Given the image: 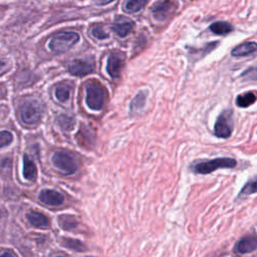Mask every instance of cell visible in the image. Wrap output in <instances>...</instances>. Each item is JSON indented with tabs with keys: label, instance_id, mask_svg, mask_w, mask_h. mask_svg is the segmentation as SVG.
<instances>
[{
	"label": "cell",
	"instance_id": "6da1fadb",
	"mask_svg": "<svg viewBox=\"0 0 257 257\" xmlns=\"http://www.w3.org/2000/svg\"><path fill=\"white\" fill-rule=\"evenodd\" d=\"M79 40V35L73 31H63L54 35L48 42V48L52 52L62 53L70 49Z\"/></svg>",
	"mask_w": 257,
	"mask_h": 257
},
{
	"label": "cell",
	"instance_id": "7a4b0ae2",
	"mask_svg": "<svg viewBox=\"0 0 257 257\" xmlns=\"http://www.w3.org/2000/svg\"><path fill=\"white\" fill-rule=\"evenodd\" d=\"M21 122L26 126H36L41 120L42 109L40 104L35 100L25 101L19 112Z\"/></svg>",
	"mask_w": 257,
	"mask_h": 257
},
{
	"label": "cell",
	"instance_id": "3957f363",
	"mask_svg": "<svg viewBox=\"0 0 257 257\" xmlns=\"http://www.w3.org/2000/svg\"><path fill=\"white\" fill-rule=\"evenodd\" d=\"M85 103L93 111H100L105 103V91L99 82H89L85 85Z\"/></svg>",
	"mask_w": 257,
	"mask_h": 257
},
{
	"label": "cell",
	"instance_id": "277c9868",
	"mask_svg": "<svg viewBox=\"0 0 257 257\" xmlns=\"http://www.w3.org/2000/svg\"><path fill=\"white\" fill-rule=\"evenodd\" d=\"M237 162L231 158H217L214 160L201 162L195 165L194 171L198 174H210L222 168H234Z\"/></svg>",
	"mask_w": 257,
	"mask_h": 257
},
{
	"label": "cell",
	"instance_id": "5b68a950",
	"mask_svg": "<svg viewBox=\"0 0 257 257\" xmlns=\"http://www.w3.org/2000/svg\"><path fill=\"white\" fill-rule=\"evenodd\" d=\"M233 113L231 110L222 112L214 126V134L221 139H227L231 136L233 131Z\"/></svg>",
	"mask_w": 257,
	"mask_h": 257
},
{
	"label": "cell",
	"instance_id": "8992f818",
	"mask_svg": "<svg viewBox=\"0 0 257 257\" xmlns=\"http://www.w3.org/2000/svg\"><path fill=\"white\" fill-rule=\"evenodd\" d=\"M53 165L65 175H71L77 170V164L74 158L66 152H56L52 156Z\"/></svg>",
	"mask_w": 257,
	"mask_h": 257
},
{
	"label": "cell",
	"instance_id": "52a82bcc",
	"mask_svg": "<svg viewBox=\"0 0 257 257\" xmlns=\"http://www.w3.org/2000/svg\"><path fill=\"white\" fill-rule=\"evenodd\" d=\"M95 67L96 63L94 58L87 57L81 59H74L68 64L67 70L72 75L84 76L92 73L95 70Z\"/></svg>",
	"mask_w": 257,
	"mask_h": 257
},
{
	"label": "cell",
	"instance_id": "ba28073f",
	"mask_svg": "<svg viewBox=\"0 0 257 257\" xmlns=\"http://www.w3.org/2000/svg\"><path fill=\"white\" fill-rule=\"evenodd\" d=\"M175 9V3L172 0H158L152 7V15L156 20L163 21Z\"/></svg>",
	"mask_w": 257,
	"mask_h": 257
},
{
	"label": "cell",
	"instance_id": "9c48e42d",
	"mask_svg": "<svg viewBox=\"0 0 257 257\" xmlns=\"http://www.w3.org/2000/svg\"><path fill=\"white\" fill-rule=\"evenodd\" d=\"M124 67V59L119 54H111L108 58L107 71L113 78H118Z\"/></svg>",
	"mask_w": 257,
	"mask_h": 257
},
{
	"label": "cell",
	"instance_id": "30bf717a",
	"mask_svg": "<svg viewBox=\"0 0 257 257\" xmlns=\"http://www.w3.org/2000/svg\"><path fill=\"white\" fill-rule=\"evenodd\" d=\"M39 200L48 206H58L64 201L63 196L54 190H42L39 194Z\"/></svg>",
	"mask_w": 257,
	"mask_h": 257
},
{
	"label": "cell",
	"instance_id": "8fae6325",
	"mask_svg": "<svg viewBox=\"0 0 257 257\" xmlns=\"http://www.w3.org/2000/svg\"><path fill=\"white\" fill-rule=\"evenodd\" d=\"M257 51V43L254 41H247L234 47L231 51V55L235 57H244L253 54Z\"/></svg>",
	"mask_w": 257,
	"mask_h": 257
},
{
	"label": "cell",
	"instance_id": "7c38bea8",
	"mask_svg": "<svg viewBox=\"0 0 257 257\" xmlns=\"http://www.w3.org/2000/svg\"><path fill=\"white\" fill-rule=\"evenodd\" d=\"M257 248V237L246 236L236 244V251L241 254L250 253Z\"/></svg>",
	"mask_w": 257,
	"mask_h": 257
},
{
	"label": "cell",
	"instance_id": "4fadbf2b",
	"mask_svg": "<svg viewBox=\"0 0 257 257\" xmlns=\"http://www.w3.org/2000/svg\"><path fill=\"white\" fill-rule=\"evenodd\" d=\"M28 222L34 226V227H38V228H45L47 226H49V220L48 218L40 213V212H35V211H30L27 213L26 215Z\"/></svg>",
	"mask_w": 257,
	"mask_h": 257
},
{
	"label": "cell",
	"instance_id": "5bb4252c",
	"mask_svg": "<svg viewBox=\"0 0 257 257\" xmlns=\"http://www.w3.org/2000/svg\"><path fill=\"white\" fill-rule=\"evenodd\" d=\"M256 101H257V92L249 91L239 95L236 98V106L239 108L246 109L252 106Z\"/></svg>",
	"mask_w": 257,
	"mask_h": 257
},
{
	"label": "cell",
	"instance_id": "9a60e30c",
	"mask_svg": "<svg viewBox=\"0 0 257 257\" xmlns=\"http://www.w3.org/2000/svg\"><path fill=\"white\" fill-rule=\"evenodd\" d=\"M36 167L33 161L27 156H23V176L26 180L32 181L36 177Z\"/></svg>",
	"mask_w": 257,
	"mask_h": 257
},
{
	"label": "cell",
	"instance_id": "2e32d148",
	"mask_svg": "<svg viewBox=\"0 0 257 257\" xmlns=\"http://www.w3.org/2000/svg\"><path fill=\"white\" fill-rule=\"evenodd\" d=\"M209 28L214 34H217V35H226L231 31H233V26L230 23L225 21L214 22L210 25Z\"/></svg>",
	"mask_w": 257,
	"mask_h": 257
},
{
	"label": "cell",
	"instance_id": "e0dca14e",
	"mask_svg": "<svg viewBox=\"0 0 257 257\" xmlns=\"http://www.w3.org/2000/svg\"><path fill=\"white\" fill-rule=\"evenodd\" d=\"M58 224L63 230L69 231V230L76 228L78 225V222L74 216L64 214V215L58 216Z\"/></svg>",
	"mask_w": 257,
	"mask_h": 257
},
{
	"label": "cell",
	"instance_id": "ac0fdd59",
	"mask_svg": "<svg viewBox=\"0 0 257 257\" xmlns=\"http://www.w3.org/2000/svg\"><path fill=\"white\" fill-rule=\"evenodd\" d=\"M134 27L133 22H121V23H116L112 26V30L119 36V37H126L129 33L132 32Z\"/></svg>",
	"mask_w": 257,
	"mask_h": 257
},
{
	"label": "cell",
	"instance_id": "d6986e66",
	"mask_svg": "<svg viewBox=\"0 0 257 257\" xmlns=\"http://www.w3.org/2000/svg\"><path fill=\"white\" fill-rule=\"evenodd\" d=\"M149 2V0H127L125 3V10L130 13L139 12Z\"/></svg>",
	"mask_w": 257,
	"mask_h": 257
},
{
	"label": "cell",
	"instance_id": "ffe728a7",
	"mask_svg": "<svg viewBox=\"0 0 257 257\" xmlns=\"http://www.w3.org/2000/svg\"><path fill=\"white\" fill-rule=\"evenodd\" d=\"M145 105H146V94L141 92L131 102V105H130L131 114H135V113L143 110Z\"/></svg>",
	"mask_w": 257,
	"mask_h": 257
},
{
	"label": "cell",
	"instance_id": "44dd1931",
	"mask_svg": "<svg viewBox=\"0 0 257 257\" xmlns=\"http://www.w3.org/2000/svg\"><path fill=\"white\" fill-rule=\"evenodd\" d=\"M61 244L64 247H67L69 249H73L75 251H79V252L85 251V246L77 239L63 237V238H61Z\"/></svg>",
	"mask_w": 257,
	"mask_h": 257
},
{
	"label": "cell",
	"instance_id": "7402d4cb",
	"mask_svg": "<svg viewBox=\"0 0 257 257\" xmlns=\"http://www.w3.org/2000/svg\"><path fill=\"white\" fill-rule=\"evenodd\" d=\"M56 123L62 131H66V132L71 131L74 127V119L71 117H68V116H64V115H60L57 118Z\"/></svg>",
	"mask_w": 257,
	"mask_h": 257
},
{
	"label": "cell",
	"instance_id": "603a6c76",
	"mask_svg": "<svg viewBox=\"0 0 257 257\" xmlns=\"http://www.w3.org/2000/svg\"><path fill=\"white\" fill-rule=\"evenodd\" d=\"M70 97V88L66 84H61L58 85V87L55 89V98L61 102L64 103L66 101H68Z\"/></svg>",
	"mask_w": 257,
	"mask_h": 257
},
{
	"label": "cell",
	"instance_id": "cb8c5ba5",
	"mask_svg": "<svg viewBox=\"0 0 257 257\" xmlns=\"http://www.w3.org/2000/svg\"><path fill=\"white\" fill-rule=\"evenodd\" d=\"M255 193H257V176L245 184V186L240 191V196H246Z\"/></svg>",
	"mask_w": 257,
	"mask_h": 257
},
{
	"label": "cell",
	"instance_id": "d4e9b609",
	"mask_svg": "<svg viewBox=\"0 0 257 257\" xmlns=\"http://www.w3.org/2000/svg\"><path fill=\"white\" fill-rule=\"evenodd\" d=\"M241 78L245 81H256L257 80V66L249 67L241 74Z\"/></svg>",
	"mask_w": 257,
	"mask_h": 257
},
{
	"label": "cell",
	"instance_id": "484cf974",
	"mask_svg": "<svg viewBox=\"0 0 257 257\" xmlns=\"http://www.w3.org/2000/svg\"><path fill=\"white\" fill-rule=\"evenodd\" d=\"M0 140H1V148H4L12 143L13 135L9 131L4 130L0 134Z\"/></svg>",
	"mask_w": 257,
	"mask_h": 257
},
{
	"label": "cell",
	"instance_id": "4316f807",
	"mask_svg": "<svg viewBox=\"0 0 257 257\" xmlns=\"http://www.w3.org/2000/svg\"><path fill=\"white\" fill-rule=\"evenodd\" d=\"M92 35L97 38V39H100V40H103V39H107L109 38V34L103 29V27L101 26H96L92 29Z\"/></svg>",
	"mask_w": 257,
	"mask_h": 257
},
{
	"label": "cell",
	"instance_id": "83f0119b",
	"mask_svg": "<svg viewBox=\"0 0 257 257\" xmlns=\"http://www.w3.org/2000/svg\"><path fill=\"white\" fill-rule=\"evenodd\" d=\"M113 1H115V0H97V4L98 5H107V4H109V3H111V2H113Z\"/></svg>",
	"mask_w": 257,
	"mask_h": 257
},
{
	"label": "cell",
	"instance_id": "f1b7e54d",
	"mask_svg": "<svg viewBox=\"0 0 257 257\" xmlns=\"http://www.w3.org/2000/svg\"><path fill=\"white\" fill-rule=\"evenodd\" d=\"M1 257H13L9 252H3L2 254H1Z\"/></svg>",
	"mask_w": 257,
	"mask_h": 257
},
{
	"label": "cell",
	"instance_id": "f546056e",
	"mask_svg": "<svg viewBox=\"0 0 257 257\" xmlns=\"http://www.w3.org/2000/svg\"><path fill=\"white\" fill-rule=\"evenodd\" d=\"M59 257H62V256H59Z\"/></svg>",
	"mask_w": 257,
	"mask_h": 257
}]
</instances>
